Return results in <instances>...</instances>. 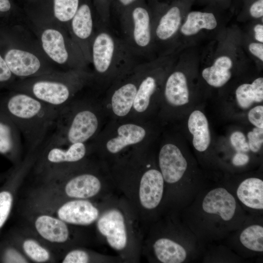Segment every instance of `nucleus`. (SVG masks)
Instances as JSON below:
<instances>
[{
  "instance_id": "obj_1",
  "label": "nucleus",
  "mask_w": 263,
  "mask_h": 263,
  "mask_svg": "<svg viewBox=\"0 0 263 263\" xmlns=\"http://www.w3.org/2000/svg\"><path fill=\"white\" fill-rule=\"evenodd\" d=\"M257 69L243 47V30L236 25L227 26L200 46L198 75L203 102H213L234 81Z\"/></svg>"
},
{
  "instance_id": "obj_2",
  "label": "nucleus",
  "mask_w": 263,
  "mask_h": 263,
  "mask_svg": "<svg viewBox=\"0 0 263 263\" xmlns=\"http://www.w3.org/2000/svg\"><path fill=\"white\" fill-rule=\"evenodd\" d=\"M200 45L180 50L167 73L158 110L162 120L180 122L196 106L204 103L199 85Z\"/></svg>"
},
{
  "instance_id": "obj_3",
  "label": "nucleus",
  "mask_w": 263,
  "mask_h": 263,
  "mask_svg": "<svg viewBox=\"0 0 263 263\" xmlns=\"http://www.w3.org/2000/svg\"><path fill=\"white\" fill-rule=\"evenodd\" d=\"M0 108L19 130L25 154L41 149L54 130L59 110L13 89L0 96Z\"/></svg>"
},
{
  "instance_id": "obj_4",
  "label": "nucleus",
  "mask_w": 263,
  "mask_h": 263,
  "mask_svg": "<svg viewBox=\"0 0 263 263\" xmlns=\"http://www.w3.org/2000/svg\"><path fill=\"white\" fill-rule=\"evenodd\" d=\"M91 43V58L94 67L92 82L111 86L132 71L138 64L121 38L101 23Z\"/></svg>"
},
{
  "instance_id": "obj_5",
  "label": "nucleus",
  "mask_w": 263,
  "mask_h": 263,
  "mask_svg": "<svg viewBox=\"0 0 263 263\" xmlns=\"http://www.w3.org/2000/svg\"><path fill=\"white\" fill-rule=\"evenodd\" d=\"M100 124L97 104L93 99L80 97L78 94L59 110L54 130L45 144L89 143L98 135Z\"/></svg>"
},
{
  "instance_id": "obj_6",
  "label": "nucleus",
  "mask_w": 263,
  "mask_h": 263,
  "mask_svg": "<svg viewBox=\"0 0 263 263\" xmlns=\"http://www.w3.org/2000/svg\"><path fill=\"white\" fill-rule=\"evenodd\" d=\"M91 83L92 73L85 69L56 71L17 80L9 89L26 93L47 105L60 109Z\"/></svg>"
},
{
  "instance_id": "obj_7",
  "label": "nucleus",
  "mask_w": 263,
  "mask_h": 263,
  "mask_svg": "<svg viewBox=\"0 0 263 263\" xmlns=\"http://www.w3.org/2000/svg\"><path fill=\"white\" fill-rule=\"evenodd\" d=\"M226 121L243 122L247 112L263 103V76L257 69L236 80L213 102Z\"/></svg>"
},
{
  "instance_id": "obj_8",
  "label": "nucleus",
  "mask_w": 263,
  "mask_h": 263,
  "mask_svg": "<svg viewBox=\"0 0 263 263\" xmlns=\"http://www.w3.org/2000/svg\"><path fill=\"white\" fill-rule=\"evenodd\" d=\"M196 0H169L149 3L152 8V30L157 56L176 50L180 28Z\"/></svg>"
},
{
  "instance_id": "obj_9",
  "label": "nucleus",
  "mask_w": 263,
  "mask_h": 263,
  "mask_svg": "<svg viewBox=\"0 0 263 263\" xmlns=\"http://www.w3.org/2000/svg\"><path fill=\"white\" fill-rule=\"evenodd\" d=\"M119 17L121 38L133 56L147 61L157 57L153 41L150 5L145 0H140L126 9Z\"/></svg>"
},
{
  "instance_id": "obj_10",
  "label": "nucleus",
  "mask_w": 263,
  "mask_h": 263,
  "mask_svg": "<svg viewBox=\"0 0 263 263\" xmlns=\"http://www.w3.org/2000/svg\"><path fill=\"white\" fill-rule=\"evenodd\" d=\"M33 49L21 45L16 25L0 27V54L17 80L56 71Z\"/></svg>"
},
{
  "instance_id": "obj_11",
  "label": "nucleus",
  "mask_w": 263,
  "mask_h": 263,
  "mask_svg": "<svg viewBox=\"0 0 263 263\" xmlns=\"http://www.w3.org/2000/svg\"><path fill=\"white\" fill-rule=\"evenodd\" d=\"M180 50L161 55L142 64V70L132 112L139 116L159 110L165 76ZM131 112V113H132Z\"/></svg>"
},
{
  "instance_id": "obj_12",
  "label": "nucleus",
  "mask_w": 263,
  "mask_h": 263,
  "mask_svg": "<svg viewBox=\"0 0 263 263\" xmlns=\"http://www.w3.org/2000/svg\"><path fill=\"white\" fill-rule=\"evenodd\" d=\"M231 10L205 6L201 10H190L180 28L176 50L200 45L216 37L227 26L234 14Z\"/></svg>"
},
{
  "instance_id": "obj_13",
  "label": "nucleus",
  "mask_w": 263,
  "mask_h": 263,
  "mask_svg": "<svg viewBox=\"0 0 263 263\" xmlns=\"http://www.w3.org/2000/svg\"><path fill=\"white\" fill-rule=\"evenodd\" d=\"M91 148L89 142L61 146L44 144L33 167L37 178L49 177L75 168L85 159Z\"/></svg>"
},
{
  "instance_id": "obj_14",
  "label": "nucleus",
  "mask_w": 263,
  "mask_h": 263,
  "mask_svg": "<svg viewBox=\"0 0 263 263\" xmlns=\"http://www.w3.org/2000/svg\"><path fill=\"white\" fill-rule=\"evenodd\" d=\"M42 29L39 35L41 49L53 64L66 71L85 69L88 62L71 37L53 25Z\"/></svg>"
},
{
  "instance_id": "obj_15",
  "label": "nucleus",
  "mask_w": 263,
  "mask_h": 263,
  "mask_svg": "<svg viewBox=\"0 0 263 263\" xmlns=\"http://www.w3.org/2000/svg\"><path fill=\"white\" fill-rule=\"evenodd\" d=\"M158 153V164L164 180L169 184L179 181L188 169L185 152L188 143L181 132L175 131L162 140Z\"/></svg>"
},
{
  "instance_id": "obj_16",
  "label": "nucleus",
  "mask_w": 263,
  "mask_h": 263,
  "mask_svg": "<svg viewBox=\"0 0 263 263\" xmlns=\"http://www.w3.org/2000/svg\"><path fill=\"white\" fill-rule=\"evenodd\" d=\"M205 104L196 106L180 122L182 124L180 131L194 150L201 154L216 151L217 136L205 110Z\"/></svg>"
},
{
  "instance_id": "obj_17",
  "label": "nucleus",
  "mask_w": 263,
  "mask_h": 263,
  "mask_svg": "<svg viewBox=\"0 0 263 263\" xmlns=\"http://www.w3.org/2000/svg\"><path fill=\"white\" fill-rule=\"evenodd\" d=\"M28 228L54 251L59 250L69 241L68 224L48 212L26 207Z\"/></svg>"
},
{
  "instance_id": "obj_18",
  "label": "nucleus",
  "mask_w": 263,
  "mask_h": 263,
  "mask_svg": "<svg viewBox=\"0 0 263 263\" xmlns=\"http://www.w3.org/2000/svg\"><path fill=\"white\" fill-rule=\"evenodd\" d=\"M27 207L49 213L67 224L88 225L99 216L98 209L88 199H66Z\"/></svg>"
},
{
  "instance_id": "obj_19",
  "label": "nucleus",
  "mask_w": 263,
  "mask_h": 263,
  "mask_svg": "<svg viewBox=\"0 0 263 263\" xmlns=\"http://www.w3.org/2000/svg\"><path fill=\"white\" fill-rule=\"evenodd\" d=\"M38 151L24 155L22 161L14 166L0 187V233L11 215L19 189L32 169Z\"/></svg>"
},
{
  "instance_id": "obj_20",
  "label": "nucleus",
  "mask_w": 263,
  "mask_h": 263,
  "mask_svg": "<svg viewBox=\"0 0 263 263\" xmlns=\"http://www.w3.org/2000/svg\"><path fill=\"white\" fill-rule=\"evenodd\" d=\"M141 70L142 64H138L129 73L110 86L108 101L114 116L123 118L132 112Z\"/></svg>"
},
{
  "instance_id": "obj_21",
  "label": "nucleus",
  "mask_w": 263,
  "mask_h": 263,
  "mask_svg": "<svg viewBox=\"0 0 263 263\" xmlns=\"http://www.w3.org/2000/svg\"><path fill=\"white\" fill-rule=\"evenodd\" d=\"M5 238L13 243L30 263H55L58 259L55 251L28 228L11 230Z\"/></svg>"
},
{
  "instance_id": "obj_22",
  "label": "nucleus",
  "mask_w": 263,
  "mask_h": 263,
  "mask_svg": "<svg viewBox=\"0 0 263 263\" xmlns=\"http://www.w3.org/2000/svg\"><path fill=\"white\" fill-rule=\"evenodd\" d=\"M93 10L87 2L80 4L69 26L71 37L82 52L88 63H91V47L95 30Z\"/></svg>"
},
{
  "instance_id": "obj_23",
  "label": "nucleus",
  "mask_w": 263,
  "mask_h": 263,
  "mask_svg": "<svg viewBox=\"0 0 263 263\" xmlns=\"http://www.w3.org/2000/svg\"><path fill=\"white\" fill-rule=\"evenodd\" d=\"M150 132L139 123L127 122L118 125L105 139V149L110 153L117 154L126 148L143 143L148 139Z\"/></svg>"
},
{
  "instance_id": "obj_24",
  "label": "nucleus",
  "mask_w": 263,
  "mask_h": 263,
  "mask_svg": "<svg viewBox=\"0 0 263 263\" xmlns=\"http://www.w3.org/2000/svg\"><path fill=\"white\" fill-rule=\"evenodd\" d=\"M23 149L19 130L12 120L0 108V154L16 166L23 159Z\"/></svg>"
},
{
  "instance_id": "obj_25",
  "label": "nucleus",
  "mask_w": 263,
  "mask_h": 263,
  "mask_svg": "<svg viewBox=\"0 0 263 263\" xmlns=\"http://www.w3.org/2000/svg\"><path fill=\"white\" fill-rule=\"evenodd\" d=\"M97 227L112 248L120 250L125 247L127 242V232L124 218L120 211L112 209L107 211L98 220Z\"/></svg>"
},
{
  "instance_id": "obj_26",
  "label": "nucleus",
  "mask_w": 263,
  "mask_h": 263,
  "mask_svg": "<svg viewBox=\"0 0 263 263\" xmlns=\"http://www.w3.org/2000/svg\"><path fill=\"white\" fill-rule=\"evenodd\" d=\"M202 208L206 213L218 215L223 221H229L235 214L236 202L226 189L217 188L209 191L205 196Z\"/></svg>"
},
{
  "instance_id": "obj_27",
  "label": "nucleus",
  "mask_w": 263,
  "mask_h": 263,
  "mask_svg": "<svg viewBox=\"0 0 263 263\" xmlns=\"http://www.w3.org/2000/svg\"><path fill=\"white\" fill-rule=\"evenodd\" d=\"M164 180L160 170L151 169L143 174L140 183L139 198L145 208L152 209L160 204L163 194Z\"/></svg>"
},
{
  "instance_id": "obj_28",
  "label": "nucleus",
  "mask_w": 263,
  "mask_h": 263,
  "mask_svg": "<svg viewBox=\"0 0 263 263\" xmlns=\"http://www.w3.org/2000/svg\"><path fill=\"white\" fill-rule=\"evenodd\" d=\"M239 200L246 207L263 209V181L258 177H249L244 180L237 189Z\"/></svg>"
},
{
  "instance_id": "obj_29",
  "label": "nucleus",
  "mask_w": 263,
  "mask_h": 263,
  "mask_svg": "<svg viewBox=\"0 0 263 263\" xmlns=\"http://www.w3.org/2000/svg\"><path fill=\"white\" fill-rule=\"evenodd\" d=\"M153 249L157 258L163 263H181L187 256L183 246L168 238H160L156 241Z\"/></svg>"
},
{
  "instance_id": "obj_30",
  "label": "nucleus",
  "mask_w": 263,
  "mask_h": 263,
  "mask_svg": "<svg viewBox=\"0 0 263 263\" xmlns=\"http://www.w3.org/2000/svg\"><path fill=\"white\" fill-rule=\"evenodd\" d=\"M240 240L246 248L255 252H263V226L253 225L247 227L241 232Z\"/></svg>"
},
{
  "instance_id": "obj_31",
  "label": "nucleus",
  "mask_w": 263,
  "mask_h": 263,
  "mask_svg": "<svg viewBox=\"0 0 263 263\" xmlns=\"http://www.w3.org/2000/svg\"><path fill=\"white\" fill-rule=\"evenodd\" d=\"M79 5V0H54V17L57 21L69 24Z\"/></svg>"
},
{
  "instance_id": "obj_32",
  "label": "nucleus",
  "mask_w": 263,
  "mask_h": 263,
  "mask_svg": "<svg viewBox=\"0 0 263 263\" xmlns=\"http://www.w3.org/2000/svg\"><path fill=\"white\" fill-rule=\"evenodd\" d=\"M237 13L240 20L263 19V0H242Z\"/></svg>"
},
{
  "instance_id": "obj_33",
  "label": "nucleus",
  "mask_w": 263,
  "mask_h": 263,
  "mask_svg": "<svg viewBox=\"0 0 263 263\" xmlns=\"http://www.w3.org/2000/svg\"><path fill=\"white\" fill-rule=\"evenodd\" d=\"M0 263H28L30 262L13 243L5 238L0 241Z\"/></svg>"
},
{
  "instance_id": "obj_34",
  "label": "nucleus",
  "mask_w": 263,
  "mask_h": 263,
  "mask_svg": "<svg viewBox=\"0 0 263 263\" xmlns=\"http://www.w3.org/2000/svg\"><path fill=\"white\" fill-rule=\"evenodd\" d=\"M243 45L249 57L255 63L257 67L262 70L263 43L258 42L252 39L243 30Z\"/></svg>"
},
{
  "instance_id": "obj_35",
  "label": "nucleus",
  "mask_w": 263,
  "mask_h": 263,
  "mask_svg": "<svg viewBox=\"0 0 263 263\" xmlns=\"http://www.w3.org/2000/svg\"><path fill=\"white\" fill-rule=\"evenodd\" d=\"M242 122L263 129V104H258L251 108L247 112Z\"/></svg>"
},
{
  "instance_id": "obj_36",
  "label": "nucleus",
  "mask_w": 263,
  "mask_h": 263,
  "mask_svg": "<svg viewBox=\"0 0 263 263\" xmlns=\"http://www.w3.org/2000/svg\"><path fill=\"white\" fill-rule=\"evenodd\" d=\"M17 80L0 54V91L10 89Z\"/></svg>"
},
{
  "instance_id": "obj_37",
  "label": "nucleus",
  "mask_w": 263,
  "mask_h": 263,
  "mask_svg": "<svg viewBox=\"0 0 263 263\" xmlns=\"http://www.w3.org/2000/svg\"><path fill=\"white\" fill-rule=\"evenodd\" d=\"M60 262L62 263H87L90 262L89 253L82 249H73L60 257Z\"/></svg>"
},
{
  "instance_id": "obj_38",
  "label": "nucleus",
  "mask_w": 263,
  "mask_h": 263,
  "mask_svg": "<svg viewBox=\"0 0 263 263\" xmlns=\"http://www.w3.org/2000/svg\"><path fill=\"white\" fill-rule=\"evenodd\" d=\"M11 9L10 0H0V27L17 25L10 15Z\"/></svg>"
},
{
  "instance_id": "obj_39",
  "label": "nucleus",
  "mask_w": 263,
  "mask_h": 263,
  "mask_svg": "<svg viewBox=\"0 0 263 263\" xmlns=\"http://www.w3.org/2000/svg\"><path fill=\"white\" fill-rule=\"evenodd\" d=\"M244 32L252 39L263 43V19L255 20Z\"/></svg>"
},
{
  "instance_id": "obj_40",
  "label": "nucleus",
  "mask_w": 263,
  "mask_h": 263,
  "mask_svg": "<svg viewBox=\"0 0 263 263\" xmlns=\"http://www.w3.org/2000/svg\"><path fill=\"white\" fill-rule=\"evenodd\" d=\"M97 10L101 23L107 25L110 15V0H96Z\"/></svg>"
},
{
  "instance_id": "obj_41",
  "label": "nucleus",
  "mask_w": 263,
  "mask_h": 263,
  "mask_svg": "<svg viewBox=\"0 0 263 263\" xmlns=\"http://www.w3.org/2000/svg\"><path fill=\"white\" fill-rule=\"evenodd\" d=\"M233 2V0H196L194 4L205 6H212L225 10H231L234 12Z\"/></svg>"
},
{
  "instance_id": "obj_42",
  "label": "nucleus",
  "mask_w": 263,
  "mask_h": 263,
  "mask_svg": "<svg viewBox=\"0 0 263 263\" xmlns=\"http://www.w3.org/2000/svg\"><path fill=\"white\" fill-rule=\"evenodd\" d=\"M140 0H110V9L112 6L119 16L126 9Z\"/></svg>"
},
{
  "instance_id": "obj_43",
  "label": "nucleus",
  "mask_w": 263,
  "mask_h": 263,
  "mask_svg": "<svg viewBox=\"0 0 263 263\" xmlns=\"http://www.w3.org/2000/svg\"><path fill=\"white\" fill-rule=\"evenodd\" d=\"M242 0H233V10L234 13H238Z\"/></svg>"
},
{
  "instance_id": "obj_44",
  "label": "nucleus",
  "mask_w": 263,
  "mask_h": 263,
  "mask_svg": "<svg viewBox=\"0 0 263 263\" xmlns=\"http://www.w3.org/2000/svg\"><path fill=\"white\" fill-rule=\"evenodd\" d=\"M9 171H10L4 173L0 174V183L6 179L9 173Z\"/></svg>"
},
{
  "instance_id": "obj_45",
  "label": "nucleus",
  "mask_w": 263,
  "mask_h": 263,
  "mask_svg": "<svg viewBox=\"0 0 263 263\" xmlns=\"http://www.w3.org/2000/svg\"><path fill=\"white\" fill-rule=\"evenodd\" d=\"M163 0H164V1H166L169 0H148L149 3H153L157 1H163Z\"/></svg>"
}]
</instances>
